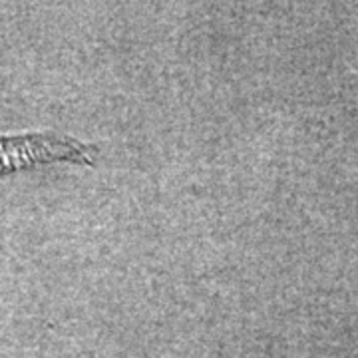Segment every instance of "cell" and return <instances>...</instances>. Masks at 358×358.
Wrapping results in <instances>:
<instances>
[{
    "label": "cell",
    "instance_id": "1",
    "mask_svg": "<svg viewBox=\"0 0 358 358\" xmlns=\"http://www.w3.org/2000/svg\"><path fill=\"white\" fill-rule=\"evenodd\" d=\"M96 150L74 138L52 134L0 136V176L48 164L92 166Z\"/></svg>",
    "mask_w": 358,
    "mask_h": 358
}]
</instances>
